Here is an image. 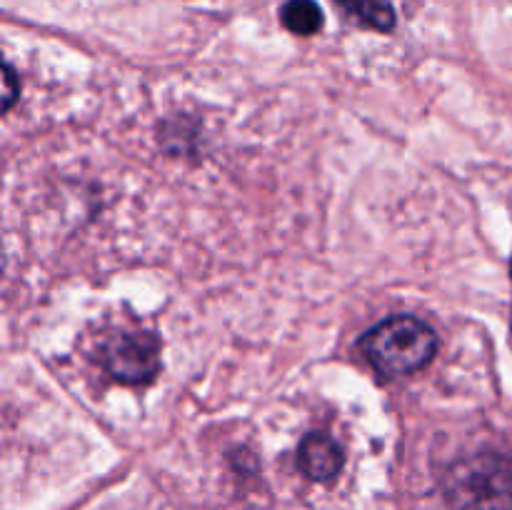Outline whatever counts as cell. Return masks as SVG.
<instances>
[{
    "label": "cell",
    "instance_id": "7a4b0ae2",
    "mask_svg": "<svg viewBox=\"0 0 512 510\" xmlns=\"http://www.w3.org/2000/svg\"><path fill=\"white\" fill-rule=\"evenodd\" d=\"M453 510H512V460L495 453L458 460L443 475Z\"/></svg>",
    "mask_w": 512,
    "mask_h": 510
},
{
    "label": "cell",
    "instance_id": "ba28073f",
    "mask_svg": "<svg viewBox=\"0 0 512 510\" xmlns=\"http://www.w3.org/2000/svg\"><path fill=\"white\" fill-rule=\"evenodd\" d=\"M510 273H512V265H510Z\"/></svg>",
    "mask_w": 512,
    "mask_h": 510
},
{
    "label": "cell",
    "instance_id": "52a82bcc",
    "mask_svg": "<svg viewBox=\"0 0 512 510\" xmlns=\"http://www.w3.org/2000/svg\"><path fill=\"white\" fill-rule=\"evenodd\" d=\"M18 95H20L18 78H15L13 68H10V65H5V75H3V110L13 108V103H15V100H18Z\"/></svg>",
    "mask_w": 512,
    "mask_h": 510
},
{
    "label": "cell",
    "instance_id": "277c9868",
    "mask_svg": "<svg viewBox=\"0 0 512 510\" xmlns=\"http://www.w3.org/2000/svg\"><path fill=\"white\" fill-rule=\"evenodd\" d=\"M298 465L310 480H333L343 468V453L325 433H308L300 443Z\"/></svg>",
    "mask_w": 512,
    "mask_h": 510
},
{
    "label": "cell",
    "instance_id": "6da1fadb",
    "mask_svg": "<svg viewBox=\"0 0 512 510\" xmlns=\"http://www.w3.org/2000/svg\"><path fill=\"white\" fill-rule=\"evenodd\" d=\"M360 348L378 373L395 378L423 370L435 358L438 335L413 315H395L370 328Z\"/></svg>",
    "mask_w": 512,
    "mask_h": 510
},
{
    "label": "cell",
    "instance_id": "3957f363",
    "mask_svg": "<svg viewBox=\"0 0 512 510\" xmlns=\"http://www.w3.org/2000/svg\"><path fill=\"white\" fill-rule=\"evenodd\" d=\"M103 360L120 383H150L160 370V343L153 333H120L105 343Z\"/></svg>",
    "mask_w": 512,
    "mask_h": 510
},
{
    "label": "cell",
    "instance_id": "5b68a950",
    "mask_svg": "<svg viewBox=\"0 0 512 510\" xmlns=\"http://www.w3.org/2000/svg\"><path fill=\"white\" fill-rule=\"evenodd\" d=\"M280 20L295 35H313L323 28V10L315 0H288L280 10Z\"/></svg>",
    "mask_w": 512,
    "mask_h": 510
},
{
    "label": "cell",
    "instance_id": "8992f818",
    "mask_svg": "<svg viewBox=\"0 0 512 510\" xmlns=\"http://www.w3.org/2000/svg\"><path fill=\"white\" fill-rule=\"evenodd\" d=\"M350 15L375 30H393L395 10L390 0H338Z\"/></svg>",
    "mask_w": 512,
    "mask_h": 510
}]
</instances>
